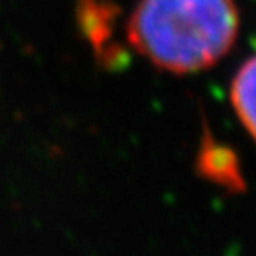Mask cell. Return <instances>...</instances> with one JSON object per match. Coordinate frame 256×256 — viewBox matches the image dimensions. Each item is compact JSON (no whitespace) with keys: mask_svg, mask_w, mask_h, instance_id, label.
<instances>
[{"mask_svg":"<svg viewBox=\"0 0 256 256\" xmlns=\"http://www.w3.org/2000/svg\"><path fill=\"white\" fill-rule=\"evenodd\" d=\"M200 165L205 169L209 178L224 186L234 184L238 188L241 182V173H239L236 156L228 148L214 142L210 137H205V146L202 148V154H200Z\"/></svg>","mask_w":256,"mask_h":256,"instance_id":"obj_4","label":"cell"},{"mask_svg":"<svg viewBox=\"0 0 256 256\" xmlns=\"http://www.w3.org/2000/svg\"><path fill=\"white\" fill-rule=\"evenodd\" d=\"M126 34L156 68L196 74L232 52L239 34V10L236 0H138Z\"/></svg>","mask_w":256,"mask_h":256,"instance_id":"obj_1","label":"cell"},{"mask_svg":"<svg viewBox=\"0 0 256 256\" xmlns=\"http://www.w3.org/2000/svg\"><path fill=\"white\" fill-rule=\"evenodd\" d=\"M230 101L241 126L256 140V55L238 68L230 86Z\"/></svg>","mask_w":256,"mask_h":256,"instance_id":"obj_2","label":"cell"},{"mask_svg":"<svg viewBox=\"0 0 256 256\" xmlns=\"http://www.w3.org/2000/svg\"><path fill=\"white\" fill-rule=\"evenodd\" d=\"M76 19L88 42H92L97 54L104 57L112 32V10L108 4L104 0H78Z\"/></svg>","mask_w":256,"mask_h":256,"instance_id":"obj_3","label":"cell"}]
</instances>
